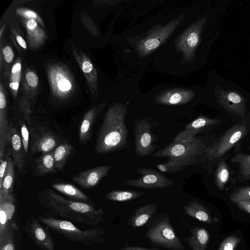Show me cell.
Wrapping results in <instances>:
<instances>
[{"instance_id": "obj_37", "label": "cell", "mask_w": 250, "mask_h": 250, "mask_svg": "<svg viewBox=\"0 0 250 250\" xmlns=\"http://www.w3.org/2000/svg\"><path fill=\"white\" fill-rule=\"evenodd\" d=\"M241 241L239 237L229 236L223 241L218 250H234Z\"/></svg>"}, {"instance_id": "obj_32", "label": "cell", "mask_w": 250, "mask_h": 250, "mask_svg": "<svg viewBox=\"0 0 250 250\" xmlns=\"http://www.w3.org/2000/svg\"><path fill=\"white\" fill-rule=\"evenodd\" d=\"M36 170L38 174L44 175L55 171L53 151L42 153L36 160Z\"/></svg>"}, {"instance_id": "obj_24", "label": "cell", "mask_w": 250, "mask_h": 250, "mask_svg": "<svg viewBox=\"0 0 250 250\" xmlns=\"http://www.w3.org/2000/svg\"><path fill=\"white\" fill-rule=\"evenodd\" d=\"M15 210L13 197L0 198V239L9 224Z\"/></svg>"}, {"instance_id": "obj_5", "label": "cell", "mask_w": 250, "mask_h": 250, "mask_svg": "<svg viewBox=\"0 0 250 250\" xmlns=\"http://www.w3.org/2000/svg\"><path fill=\"white\" fill-rule=\"evenodd\" d=\"M38 220L49 228L72 241L91 246L104 241V232L100 228L82 230L71 221L52 217L38 216Z\"/></svg>"}, {"instance_id": "obj_35", "label": "cell", "mask_w": 250, "mask_h": 250, "mask_svg": "<svg viewBox=\"0 0 250 250\" xmlns=\"http://www.w3.org/2000/svg\"><path fill=\"white\" fill-rule=\"evenodd\" d=\"M14 229V225L9 223L3 237L0 239V250H15Z\"/></svg>"}, {"instance_id": "obj_41", "label": "cell", "mask_w": 250, "mask_h": 250, "mask_svg": "<svg viewBox=\"0 0 250 250\" xmlns=\"http://www.w3.org/2000/svg\"><path fill=\"white\" fill-rule=\"evenodd\" d=\"M10 152L11 150L9 149L6 155L3 157L0 165V188L2 186L3 176L7 167L8 160L10 157L9 155L10 154Z\"/></svg>"}, {"instance_id": "obj_29", "label": "cell", "mask_w": 250, "mask_h": 250, "mask_svg": "<svg viewBox=\"0 0 250 250\" xmlns=\"http://www.w3.org/2000/svg\"><path fill=\"white\" fill-rule=\"evenodd\" d=\"M52 187L73 201L84 202L89 197L75 186L69 184H54Z\"/></svg>"}, {"instance_id": "obj_27", "label": "cell", "mask_w": 250, "mask_h": 250, "mask_svg": "<svg viewBox=\"0 0 250 250\" xmlns=\"http://www.w3.org/2000/svg\"><path fill=\"white\" fill-rule=\"evenodd\" d=\"M23 23L31 48L42 44L45 39V34L37 21L34 19H26Z\"/></svg>"}, {"instance_id": "obj_17", "label": "cell", "mask_w": 250, "mask_h": 250, "mask_svg": "<svg viewBox=\"0 0 250 250\" xmlns=\"http://www.w3.org/2000/svg\"><path fill=\"white\" fill-rule=\"evenodd\" d=\"M195 93L191 89L174 88L158 95L154 99L157 104L167 105H177L186 104L191 101Z\"/></svg>"}, {"instance_id": "obj_15", "label": "cell", "mask_w": 250, "mask_h": 250, "mask_svg": "<svg viewBox=\"0 0 250 250\" xmlns=\"http://www.w3.org/2000/svg\"><path fill=\"white\" fill-rule=\"evenodd\" d=\"M112 166L102 165L84 170L72 177L73 182L85 188L98 185L103 178L106 176Z\"/></svg>"}, {"instance_id": "obj_30", "label": "cell", "mask_w": 250, "mask_h": 250, "mask_svg": "<svg viewBox=\"0 0 250 250\" xmlns=\"http://www.w3.org/2000/svg\"><path fill=\"white\" fill-rule=\"evenodd\" d=\"M230 175L229 166L225 159L222 158L217 164L214 175V182L219 190H224L229 181Z\"/></svg>"}, {"instance_id": "obj_45", "label": "cell", "mask_w": 250, "mask_h": 250, "mask_svg": "<svg viewBox=\"0 0 250 250\" xmlns=\"http://www.w3.org/2000/svg\"><path fill=\"white\" fill-rule=\"evenodd\" d=\"M16 40L18 44L23 48H27V44L25 41L20 35H16Z\"/></svg>"}, {"instance_id": "obj_44", "label": "cell", "mask_w": 250, "mask_h": 250, "mask_svg": "<svg viewBox=\"0 0 250 250\" xmlns=\"http://www.w3.org/2000/svg\"><path fill=\"white\" fill-rule=\"evenodd\" d=\"M236 204L240 208L250 214V201H239Z\"/></svg>"}, {"instance_id": "obj_2", "label": "cell", "mask_w": 250, "mask_h": 250, "mask_svg": "<svg viewBox=\"0 0 250 250\" xmlns=\"http://www.w3.org/2000/svg\"><path fill=\"white\" fill-rule=\"evenodd\" d=\"M127 112V105L121 103L113 104L109 107L98 134L96 153L104 155L129 147L125 123Z\"/></svg>"}, {"instance_id": "obj_36", "label": "cell", "mask_w": 250, "mask_h": 250, "mask_svg": "<svg viewBox=\"0 0 250 250\" xmlns=\"http://www.w3.org/2000/svg\"><path fill=\"white\" fill-rule=\"evenodd\" d=\"M230 199L234 203L239 201H250V186L241 187L229 194Z\"/></svg>"}, {"instance_id": "obj_3", "label": "cell", "mask_w": 250, "mask_h": 250, "mask_svg": "<svg viewBox=\"0 0 250 250\" xmlns=\"http://www.w3.org/2000/svg\"><path fill=\"white\" fill-rule=\"evenodd\" d=\"M250 131V120L245 118L234 124L207 146L199 165L211 174L214 166Z\"/></svg>"}, {"instance_id": "obj_40", "label": "cell", "mask_w": 250, "mask_h": 250, "mask_svg": "<svg viewBox=\"0 0 250 250\" xmlns=\"http://www.w3.org/2000/svg\"><path fill=\"white\" fill-rule=\"evenodd\" d=\"M19 125L21 127V139L25 151L27 154L29 144V132L26 125L22 121H19Z\"/></svg>"}, {"instance_id": "obj_28", "label": "cell", "mask_w": 250, "mask_h": 250, "mask_svg": "<svg viewBox=\"0 0 250 250\" xmlns=\"http://www.w3.org/2000/svg\"><path fill=\"white\" fill-rule=\"evenodd\" d=\"M15 177L14 163L13 160L9 157L2 186L0 188V198H6L13 197L12 191Z\"/></svg>"}, {"instance_id": "obj_34", "label": "cell", "mask_w": 250, "mask_h": 250, "mask_svg": "<svg viewBox=\"0 0 250 250\" xmlns=\"http://www.w3.org/2000/svg\"><path fill=\"white\" fill-rule=\"evenodd\" d=\"M21 64L20 60L13 65L10 72H8V82L9 87L12 90L14 97L16 98L18 90L19 87L21 74Z\"/></svg>"}, {"instance_id": "obj_22", "label": "cell", "mask_w": 250, "mask_h": 250, "mask_svg": "<svg viewBox=\"0 0 250 250\" xmlns=\"http://www.w3.org/2000/svg\"><path fill=\"white\" fill-rule=\"evenodd\" d=\"M185 213L189 216L206 223L212 222L211 215L207 208L197 200L192 199L183 206Z\"/></svg>"}, {"instance_id": "obj_11", "label": "cell", "mask_w": 250, "mask_h": 250, "mask_svg": "<svg viewBox=\"0 0 250 250\" xmlns=\"http://www.w3.org/2000/svg\"><path fill=\"white\" fill-rule=\"evenodd\" d=\"M134 171L141 177L124 181L123 184L139 188L155 189L167 188L174 186L176 184L162 173L151 168L140 167Z\"/></svg>"}, {"instance_id": "obj_26", "label": "cell", "mask_w": 250, "mask_h": 250, "mask_svg": "<svg viewBox=\"0 0 250 250\" xmlns=\"http://www.w3.org/2000/svg\"><path fill=\"white\" fill-rule=\"evenodd\" d=\"M158 206L156 203H148L137 208L130 219V225L133 228L144 226L155 212Z\"/></svg>"}, {"instance_id": "obj_43", "label": "cell", "mask_w": 250, "mask_h": 250, "mask_svg": "<svg viewBox=\"0 0 250 250\" xmlns=\"http://www.w3.org/2000/svg\"><path fill=\"white\" fill-rule=\"evenodd\" d=\"M18 13L27 19H34L35 20L39 19L37 14L30 10L20 9L18 11Z\"/></svg>"}, {"instance_id": "obj_33", "label": "cell", "mask_w": 250, "mask_h": 250, "mask_svg": "<svg viewBox=\"0 0 250 250\" xmlns=\"http://www.w3.org/2000/svg\"><path fill=\"white\" fill-rule=\"evenodd\" d=\"M144 195L145 193L138 191L117 190L108 192L105 197L110 201L125 202L135 199Z\"/></svg>"}, {"instance_id": "obj_39", "label": "cell", "mask_w": 250, "mask_h": 250, "mask_svg": "<svg viewBox=\"0 0 250 250\" xmlns=\"http://www.w3.org/2000/svg\"><path fill=\"white\" fill-rule=\"evenodd\" d=\"M156 167L162 172H168L170 173L178 172L185 168L183 167L171 163L168 161L164 163L157 164L156 165Z\"/></svg>"}, {"instance_id": "obj_21", "label": "cell", "mask_w": 250, "mask_h": 250, "mask_svg": "<svg viewBox=\"0 0 250 250\" xmlns=\"http://www.w3.org/2000/svg\"><path fill=\"white\" fill-rule=\"evenodd\" d=\"M57 144V138L54 134L41 128L35 139L32 150L34 152L47 153L55 148Z\"/></svg>"}, {"instance_id": "obj_20", "label": "cell", "mask_w": 250, "mask_h": 250, "mask_svg": "<svg viewBox=\"0 0 250 250\" xmlns=\"http://www.w3.org/2000/svg\"><path fill=\"white\" fill-rule=\"evenodd\" d=\"M14 165L19 170H23L25 164V153L21 139L16 128L11 127L10 143Z\"/></svg>"}, {"instance_id": "obj_19", "label": "cell", "mask_w": 250, "mask_h": 250, "mask_svg": "<svg viewBox=\"0 0 250 250\" xmlns=\"http://www.w3.org/2000/svg\"><path fill=\"white\" fill-rule=\"evenodd\" d=\"M104 106L105 103L102 102L92 107L84 114L79 131V139L81 143L85 144L90 139L93 125Z\"/></svg>"}, {"instance_id": "obj_8", "label": "cell", "mask_w": 250, "mask_h": 250, "mask_svg": "<svg viewBox=\"0 0 250 250\" xmlns=\"http://www.w3.org/2000/svg\"><path fill=\"white\" fill-rule=\"evenodd\" d=\"M47 75L55 98L62 101L72 95L75 89V83L66 67L58 63L51 64L47 67Z\"/></svg>"}, {"instance_id": "obj_42", "label": "cell", "mask_w": 250, "mask_h": 250, "mask_svg": "<svg viewBox=\"0 0 250 250\" xmlns=\"http://www.w3.org/2000/svg\"><path fill=\"white\" fill-rule=\"evenodd\" d=\"M1 52L5 62L8 64L11 62L14 58V53L11 47L6 45L2 48Z\"/></svg>"}, {"instance_id": "obj_23", "label": "cell", "mask_w": 250, "mask_h": 250, "mask_svg": "<svg viewBox=\"0 0 250 250\" xmlns=\"http://www.w3.org/2000/svg\"><path fill=\"white\" fill-rule=\"evenodd\" d=\"M230 161L237 165V180L240 182L250 181V154L237 152Z\"/></svg>"}, {"instance_id": "obj_1", "label": "cell", "mask_w": 250, "mask_h": 250, "mask_svg": "<svg viewBox=\"0 0 250 250\" xmlns=\"http://www.w3.org/2000/svg\"><path fill=\"white\" fill-rule=\"evenodd\" d=\"M43 206L54 216L63 220L99 226L104 220V211L85 202L67 199L52 189H45L40 195Z\"/></svg>"}, {"instance_id": "obj_31", "label": "cell", "mask_w": 250, "mask_h": 250, "mask_svg": "<svg viewBox=\"0 0 250 250\" xmlns=\"http://www.w3.org/2000/svg\"><path fill=\"white\" fill-rule=\"evenodd\" d=\"M73 147L71 145L63 142L58 145L53 151V156L56 169L61 170L70 155Z\"/></svg>"}, {"instance_id": "obj_4", "label": "cell", "mask_w": 250, "mask_h": 250, "mask_svg": "<svg viewBox=\"0 0 250 250\" xmlns=\"http://www.w3.org/2000/svg\"><path fill=\"white\" fill-rule=\"evenodd\" d=\"M207 141L196 137L188 142H174L158 149L151 157H167L168 161L186 167L199 165L200 159L207 146Z\"/></svg>"}, {"instance_id": "obj_14", "label": "cell", "mask_w": 250, "mask_h": 250, "mask_svg": "<svg viewBox=\"0 0 250 250\" xmlns=\"http://www.w3.org/2000/svg\"><path fill=\"white\" fill-rule=\"evenodd\" d=\"M72 51L75 60L85 78L92 95L95 97L98 94V72L90 59L82 50L72 44Z\"/></svg>"}, {"instance_id": "obj_10", "label": "cell", "mask_w": 250, "mask_h": 250, "mask_svg": "<svg viewBox=\"0 0 250 250\" xmlns=\"http://www.w3.org/2000/svg\"><path fill=\"white\" fill-rule=\"evenodd\" d=\"M205 17L198 19L180 35L175 41L178 51L182 52L184 59L188 62L194 60L195 51L201 41V33L206 24Z\"/></svg>"}, {"instance_id": "obj_25", "label": "cell", "mask_w": 250, "mask_h": 250, "mask_svg": "<svg viewBox=\"0 0 250 250\" xmlns=\"http://www.w3.org/2000/svg\"><path fill=\"white\" fill-rule=\"evenodd\" d=\"M191 235L187 240L192 250H206L210 235L204 228L198 227L190 229Z\"/></svg>"}, {"instance_id": "obj_13", "label": "cell", "mask_w": 250, "mask_h": 250, "mask_svg": "<svg viewBox=\"0 0 250 250\" xmlns=\"http://www.w3.org/2000/svg\"><path fill=\"white\" fill-rule=\"evenodd\" d=\"M223 120L212 119L203 115L198 116L188 123L184 129L174 137V142H188L192 140L199 134L210 131L222 124Z\"/></svg>"}, {"instance_id": "obj_16", "label": "cell", "mask_w": 250, "mask_h": 250, "mask_svg": "<svg viewBox=\"0 0 250 250\" xmlns=\"http://www.w3.org/2000/svg\"><path fill=\"white\" fill-rule=\"evenodd\" d=\"M38 221L32 217L31 221L25 226L26 231L31 239L42 250H55L54 244L51 236Z\"/></svg>"}, {"instance_id": "obj_46", "label": "cell", "mask_w": 250, "mask_h": 250, "mask_svg": "<svg viewBox=\"0 0 250 250\" xmlns=\"http://www.w3.org/2000/svg\"><path fill=\"white\" fill-rule=\"evenodd\" d=\"M121 250H155L153 249H150L143 247H137V246H125L121 249Z\"/></svg>"}, {"instance_id": "obj_38", "label": "cell", "mask_w": 250, "mask_h": 250, "mask_svg": "<svg viewBox=\"0 0 250 250\" xmlns=\"http://www.w3.org/2000/svg\"><path fill=\"white\" fill-rule=\"evenodd\" d=\"M39 83V79L37 74L32 70L26 71L25 74V85L28 89H35Z\"/></svg>"}, {"instance_id": "obj_9", "label": "cell", "mask_w": 250, "mask_h": 250, "mask_svg": "<svg viewBox=\"0 0 250 250\" xmlns=\"http://www.w3.org/2000/svg\"><path fill=\"white\" fill-rule=\"evenodd\" d=\"M146 237L153 244L169 250H183L184 247L167 219H161L148 229Z\"/></svg>"}, {"instance_id": "obj_6", "label": "cell", "mask_w": 250, "mask_h": 250, "mask_svg": "<svg viewBox=\"0 0 250 250\" xmlns=\"http://www.w3.org/2000/svg\"><path fill=\"white\" fill-rule=\"evenodd\" d=\"M158 124V121L149 117L138 119L135 122L133 134L136 156L149 155L159 149V146L153 144L157 137L152 133V129Z\"/></svg>"}, {"instance_id": "obj_47", "label": "cell", "mask_w": 250, "mask_h": 250, "mask_svg": "<svg viewBox=\"0 0 250 250\" xmlns=\"http://www.w3.org/2000/svg\"><path fill=\"white\" fill-rule=\"evenodd\" d=\"M249 149L250 150V146L249 147Z\"/></svg>"}, {"instance_id": "obj_7", "label": "cell", "mask_w": 250, "mask_h": 250, "mask_svg": "<svg viewBox=\"0 0 250 250\" xmlns=\"http://www.w3.org/2000/svg\"><path fill=\"white\" fill-rule=\"evenodd\" d=\"M185 16L181 15L167 25H158L152 28L146 37L136 44V49L141 57L148 55L164 43L177 26L184 21Z\"/></svg>"}, {"instance_id": "obj_12", "label": "cell", "mask_w": 250, "mask_h": 250, "mask_svg": "<svg viewBox=\"0 0 250 250\" xmlns=\"http://www.w3.org/2000/svg\"><path fill=\"white\" fill-rule=\"evenodd\" d=\"M218 104L231 116L236 123L244 119L247 112L246 100L240 93L231 90H220L217 96Z\"/></svg>"}, {"instance_id": "obj_18", "label": "cell", "mask_w": 250, "mask_h": 250, "mask_svg": "<svg viewBox=\"0 0 250 250\" xmlns=\"http://www.w3.org/2000/svg\"><path fill=\"white\" fill-rule=\"evenodd\" d=\"M7 117L6 100L2 83L0 88V160L4 156L5 145L10 143V129Z\"/></svg>"}]
</instances>
